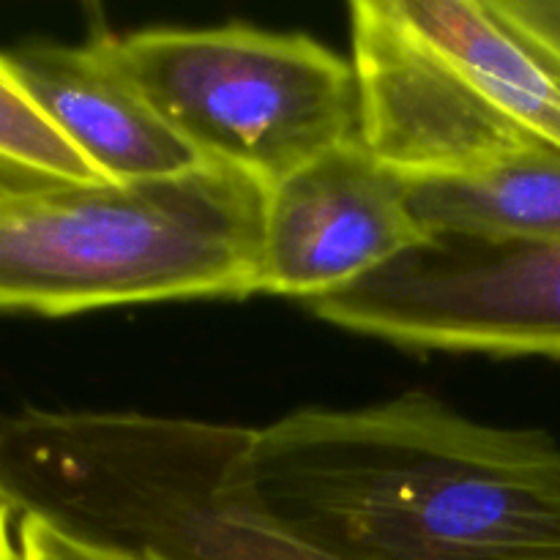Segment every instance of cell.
I'll return each mask as SVG.
<instances>
[{"instance_id": "6da1fadb", "label": "cell", "mask_w": 560, "mask_h": 560, "mask_svg": "<svg viewBox=\"0 0 560 560\" xmlns=\"http://www.w3.org/2000/svg\"><path fill=\"white\" fill-rule=\"evenodd\" d=\"M219 487L345 560H560V446L427 392L230 427Z\"/></svg>"}, {"instance_id": "7a4b0ae2", "label": "cell", "mask_w": 560, "mask_h": 560, "mask_svg": "<svg viewBox=\"0 0 560 560\" xmlns=\"http://www.w3.org/2000/svg\"><path fill=\"white\" fill-rule=\"evenodd\" d=\"M268 186L230 164L0 202V312L66 317L260 293Z\"/></svg>"}, {"instance_id": "3957f363", "label": "cell", "mask_w": 560, "mask_h": 560, "mask_svg": "<svg viewBox=\"0 0 560 560\" xmlns=\"http://www.w3.org/2000/svg\"><path fill=\"white\" fill-rule=\"evenodd\" d=\"M230 427L118 410L0 419V490L16 517L162 560H345L219 487Z\"/></svg>"}, {"instance_id": "277c9868", "label": "cell", "mask_w": 560, "mask_h": 560, "mask_svg": "<svg viewBox=\"0 0 560 560\" xmlns=\"http://www.w3.org/2000/svg\"><path fill=\"white\" fill-rule=\"evenodd\" d=\"M120 74L206 162L279 184L361 140L353 60L306 33L145 27L98 33Z\"/></svg>"}, {"instance_id": "5b68a950", "label": "cell", "mask_w": 560, "mask_h": 560, "mask_svg": "<svg viewBox=\"0 0 560 560\" xmlns=\"http://www.w3.org/2000/svg\"><path fill=\"white\" fill-rule=\"evenodd\" d=\"M306 310L408 350L560 359V241L432 235Z\"/></svg>"}, {"instance_id": "8992f818", "label": "cell", "mask_w": 560, "mask_h": 560, "mask_svg": "<svg viewBox=\"0 0 560 560\" xmlns=\"http://www.w3.org/2000/svg\"><path fill=\"white\" fill-rule=\"evenodd\" d=\"M413 180L348 142L268 186L260 293H339L430 241L410 208Z\"/></svg>"}, {"instance_id": "52a82bcc", "label": "cell", "mask_w": 560, "mask_h": 560, "mask_svg": "<svg viewBox=\"0 0 560 560\" xmlns=\"http://www.w3.org/2000/svg\"><path fill=\"white\" fill-rule=\"evenodd\" d=\"M9 60L52 124L109 184L173 178L206 164L120 74L98 33L80 44H20Z\"/></svg>"}, {"instance_id": "ba28073f", "label": "cell", "mask_w": 560, "mask_h": 560, "mask_svg": "<svg viewBox=\"0 0 560 560\" xmlns=\"http://www.w3.org/2000/svg\"><path fill=\"white\" fill-rule=\"evenodd\" d=\"M408 20L468 71L517 131L560 151V77L490 0H402Z\"/></svg>"}, {"instance_id": "9c48e42d", "label": "cell", "mask_w": 560, "mask_h": 560, "mask_svg": "<svg viewBox=\"0 0 560 560\" xmlns=\"http://www.w3.org/2000/svg\"><path fill=\"white\" fill-rule=\"evenodd\" d=\"M410 208L430 238L560 241V151L534 145L481 173L413 180Z\"/></svg>"}, {"instance_id": "30bf717a", "label": "cell", "mask_w": 560, "mask_h": 560, "mask_svg": "<svg viewBox=\"0 0 560 560\" xmlns=\"http://www.w3.org/2000/svg\"><path fill=\"white\" fill-rule=\"evenodd\" d=\"M109 184L52 124L0 52V202L69 186Z\"/></svg>"}, {"instance_id": "8fae6325", "label": "cell", "mask_w": 560, "mask_h": 560, "mask_svg": "<svg viewBox=\"0 0 560 560\" xmlns=\"http://www.w3.org/2000/svg\"><path fill=\"white\" fill-rule=\"evenodd\" d=\"M16 536H20L22 560H162L148 552H135L69 534L38 517H20Z\"/></svg>"}, {"instance_id": "7c38bea8", "label": "cell", "mask_w": 560, "mask_h": 560, "mask_svg": "<svg viewBox=\"0 0 560 560\" xmlns=\"http://www.w3.org/2000/svg\"><path fill=\"white\" fill-rule=\"evenodd\" d=\"M490 5L560 77V0H490Z\"/></svg>"}, {"instance_id": "4fadbf2b", "label": "cell", "mask_w": 560, "mask_h": 560, "mask_svg": "<svg viewBox=\"0 0 560 560\" xmlns=\"http://www.w3.org/2000/svg\"><path fill=\"white\" fill-rule=\"evenodd\" d=\"M16 523H20V517H16L9 498H5L3 490H0V560H22Z\"/></svg>"}]
</instances>
